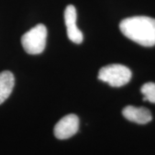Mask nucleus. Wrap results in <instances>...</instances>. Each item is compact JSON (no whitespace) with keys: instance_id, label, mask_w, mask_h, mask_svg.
<instances>
[{"instance_id":"f257e3e1","label":"nucleus","mask_w":155,"mask_h":155,"mask_svg":"<svg viewBox=\"0 0 155 155\" xmlns=\"http://www.w3.org/2000/svg\"><path fill=\"white\" fill-rule=\"evenodd\" d=\"M121 32L127 38L144 47L155 45V19L147 16L126 18L119 24Z\"/></svg>"},{"instance_id":"f03ea898","label":"nucleus","mask_w":155,"mask_h":155,"mask_svg":"<svg viewBox=\"0 0 155 155\" xmlns=\"http://www.w3.org/2000/svg\"><path fill=\"white\" fill-rule=\"evenodd\" d=\"M48 30L42 24H38L25 33L21 38V42L27 53L38 55L44 51L47 41Z\"/></svg>"},{"instance_id":"7ed1b4c3","label":"nucleus","mask_w":155,"mask_h":155,"mask_svg":"<svg viewBox=\"0 0 155 155\" xmlns=\"http://www.w3.org/2000/svg\"><path fill=\"white\" fill-rule=\"evenodd\" d=\"M131 78L130 69L121 64H111L100 69L98 79L112 87H121L127 84Z\"/></svg>"},{"instance_id":"20e7f679","label":"nucleus","mask_w":155,"mask_h":155,"mask_svg":"<svg viewBox=\"0 0 155 155\" xmlns=\"http://www.w3.org/2000/svg\"><path fill=\"white\" fill-rule=\"evenodd\" d=\"M79 129V119L75 114L65 116L54 127V134L58 139H66L73 137Z\"/></svg>"},{"instance_id":"39448f33","label":"nucleus","mask_w":155,"mask_h":155,"mask_svg":"<svg viewBox=\"0 0 155 155\" xmlns=\"http://www.w3.org/2000/svg\"><path fill=\"white\" fill-rule=\"evenodd\" d=\"M64 19L69 40L75 44H81L83 40V35L77 26V12L74 6H67L64 12Z\"/></svg>"},{"instance_id":"423d86ee","label":"nucleus","mask_w":155,"mask_h":155,"mask_svg":"<svg viewBox=\"0 0 155 155\" xmlns=\"http://www.w3.org/2000/svg\"><path fill=\"white\" fill-rule=\"evenodd\" d=\"M122 114L127 120L139 124H145L152 119L150 111L144 107L127 106L123 109Z\"/></svg>"},{"instance_id":"0eeeda50","label":"nucleus","mask_w":155,"mask_h":155,"mask_svg":"<svg viewBox=\"0 0 155 155\" xmlns=\"http://www.w3.org/2000/svg\"><path fill=\"white\" fill-rule=\"evenodd\" d=\"M14 86L15 77L12 73L9 71L0 73V105L9 98Z\"/></svg>"},{"instance_id":"6e6552de","label":"nucleus","mask_w":155,"mask_h":155,"mask_svg":"<svg viewBox=\"0 0 155 155\" xmlns=\"http://www.w3.org/2000/svg\"><path fill=\"white\" fill-rule=\"evenodd\" d=\"M141 92L144 96V101H148L155 104V83L149 82L143 85L141 88Z\"/></svg>"}]
</instances>
